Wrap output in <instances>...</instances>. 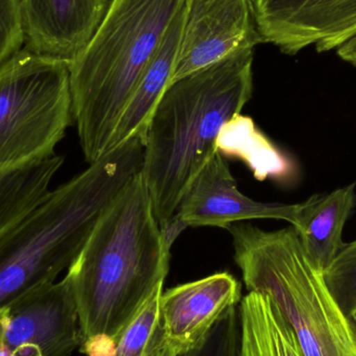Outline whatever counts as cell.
I'll use <instances>...</instances> for the list:
<instances>
[{
  "instance_id": "cell-20",
  "label": "cell",
  "mask_w": 356,
  "mask_h": 356,
  "mask_svg": "<svg viewBox=\"0 0 356 356\" xmlns=\"http://www.w3.org/2000/svg\"><path fill=\"white\" fill-rule=\"evenodd\" d=\"M24 45L21 0H0V66Z\"/></svg>"
},
{
  "instance_id": "cell-25",
  "label": "cell",
  "mask_w": 356,
  "mask_h": 356,
  "mask_svg": "<svg viewBox=\"0 0 356 356\" xmlns=\"http://www.w3.org/2000/svg\"><path fill=\"white\" fill-rule=\"evenodd\" d=\"M4 309H0V349L2 344V334H3Z\"/></svg>"
},
{
  "instance_id": "cell-18",
  "label": "cell",
  "mask_w": 356,
  "mask_h": 356,
  "mask_svg": "<svg viewBox=\"0 0 356 356\" xmlns=\"http://www.w3.org/2000/svg\"><path fill=\"white\" fill-rule=\"evenodd\" d=\"M324 278L356 328V240L341 249L338 257L324 272Z\"/></svg>"
},
{
  "instance_id": "cell-14",
  "label": "cell",
  "mask_w": 356,
  "mask_h": 356,
  "mask_svg": "<svg viewBox=\"0 0 356 356\" xmlns=\"http://www.w3.org/2000/svg\"><path fill=\"white\" fill-rule=\"evenodd\" d=\"M184 16V1L171 22L162 45L144 71L131 99L127 102L113 134L108 152L118 147L133 136L138 134L146 135L152 114L172 81Z\"/></svg>"
},
{
  "instance_id": "cell-21",
  "label": "cell",
  "mask_w": 356,
  "mask_h": 356,
  "mask_svg": "<svg viewBox=\"0 0 356 356\" xmlns=\"http://www.w3.org/2000/svg\"><path fill=\"white\" fill-rule=\"evenodd\" d=\"M188 227V224L182 220V218L177 213L171 216L164 224L160 225L163 242H164L165 246L169 251H171V248H172L173 244L177 240L178 236Z\"/></svg>"
},
{
  "instance_id": "cell-2",
  "label": "cell",
  "mask_w": 356,
  "mask_h": 356,
  "mask_svg": "<svg viewBox=\"0 0 356 356\" xmlns=\"http://www.w3.org/2000/svg\"><path fill=\"white\" fill-rule=\"evenodd\" d=\"M144 154L142 135L108 150L0 238V309L69 269L106 209L141 175Z\"/></svg>"
},
{
  "instance_id": "cell-4",
  "label": "cell",
  "mask_w": 356,
  "mask_h": 356,
  "mask_svg": "<svg viewBox=\"0 0 356 356\" xmlns=\"http://www.w3.org/2000/svg\"><path fill=\"white\" fill-rule=\"evenodd\" d=\"M184 0H111L70 63L73 119L88 164L110 146L119 119Z\"/></svg>"
},
{
  "instance_id": "cell-15",
  "label": "cell",
  "mask_w": 356,
  "mask_h": 356,
  "mask_svg": "<svg viewBox=\"0 0 356 356\" xmlns=\"http://www.w3.org/2000/svg\"><path fill=\"white\" fill-rule=\"evenodd\" d=\"M238 356H305L294 330L267 295L248 292L238 307Z\"/></svg>"
},
{
  "instance_id": "cell-8",
  "label": "cell",
  "mask_w": 356,
  "mask_h": 356,
  "mask_svg": "<svg viewBox=\"0 0 356 356\" xmlns=\"http://www.w3.org/2000/svg\"><path fill=\"white\" fill-rule=\"evenodd\" d=\"M261 43L253 0H184L171 83Z\"/></svg>"
},
{
  "instance_id": "cell-9",
  "label": "cell",
  "mask_w": 356,
  "mask_h": 356,
  "mask_svg": "<svg viewBox=\"0 0 356 356\" xmlns=\"http://www.w3.org/2000/svg\"><path fill=\"white\" fill-rule=\"evenodd\" d=\"M264 43L295 56L336 50L356 35V0H253Z\"/></svg>"
},
{
  "instance_id": "cell-11",
  "label": "cell",
  "mask_w": 356,
  "mask_h": 356,
  "mask_svg": "<svg viewBox=\"0 0 356 356\" xmlns=\"http://www.w3.org/2000/svg\"><path fill=\"white\" fill-rule=\"evenodd\" d=\"M241 300L240 282L228 272H218L165 291L161 298L165 346L177 356L190 353Z\"/></svg>"
},
{
  "instance_id": "cell-16",
  "label": "cell",
  "mask_w": 356,
  "mask_h": 356,
  "mask_svg": "<svg viewBox=\"0 0 356 356\" xmlns=\"http://www.w3.org/2000/svg\"><path fill=\"white\" fill-rule=\"evenodd\" d=\"M64 164L58 154L18 168L0 170V238L49 196Z\"/></svg>"
},
{
  "instance_id": "cell-5",
  "label": "cell",
  "mask_w": 356,
  "mask_h": 356,
  "mask_svg": "<svg viewBox=\"0 0 356 356\" xmlns=\"http://www.w3.org/2000/svg\"><path fill=\"white\" fill-rule=\"evenodd\" d=\"M234 261L248 292L277 305L305 356H356L355 324L339 305L324 272L309 259L294 227L266 232L234 224Z\"/></svg>"
},
{
  "instance_id": "cell-19",
  "label": "cell",
  "mask_w": 356,
  "mask_h": 356,
  "mask_svg": "<svg viewBox=\"0 0 356 356\" xmlns=\"http://www.w3.org/2000/svg\"><path fill=\"white\" fill-rule=\"evenodd\" d=\"M240 314L238 307L228 309L204 340L182 356H238Z\"/></svg>"
},
{
  "instance_id": "cell-23",
  "label": "cell",
  "mask_w": 356,
  "mask_h": 356,
  "mask_svg": "<svg viewBox=\"0 0 356 356\" xmlns=\"http://www.w3.org/2000/svg\"><path fill=\"white\" fill-rule=\"evenodd\" d=\"M336 52L341 60L356 67V35L341 44Z\"/></svg>"
},
{
  "instance_id": "cell-3",
  "label": "cell",
  "mask_w": 356,
  "mask_h": 356,
  "mask_svg": "<svg viewBox=\"0 0 356 356\" xmlns=\"http://www.w3.org/2000/svg\"><path fill=\"white\" fill-rule=\"evenodd\" d=\"M254 49L228 56L171 83L145 135L142 177L159 225L177 213L188 186L218 152L222 129L253 94Z\"/></svg>"
},
{
  "instance_id": "cell-24",
  "label": "cell",
  "mask_w": 356,
  "mask_h": 356,
  "mask_svg": "<svg viewBox=\"0 0 356 356\" xmlns=\"http://www.w3.org/2000/svg\"><path fill=\"white\" fill-rule=\"evenodd\" d=\"M152 356H177L175 355V353H173L172 350H170V349L168 348V347L163 346L162 348L160 349V350L158 351V353H154Z\"/></svg>"
},
{
  "instance_id": "cell-26",
  "label": "cell",
  "mask_w": 356,
  "mask_h": 356,
  "mask_svg": "<svg viewBox=\"0 0 356 356\" xmlns=\"http://www.w3.org/2000/svg\"><path fill=\"white\" fill-rule=\"evenodd\" d=\"M110 1H111V0H110Z\"/></svg>"
},
{
  "instance_id": "cell-13",
  "label": "cell",
  "mask_w": 356,
  "mask_h": 356,
  "mask_svg": "<svg viewBox=\"0 0 356 356\" xmlns=\"http://www.w3.org/2000/svg\"><path fill=\"white\" fill-rule=\"evenodd\" d=\"M355 204V184L328 194L314 195L299 203L293 227L309 259L323 272L344 247L343 232Z\"/></svg>"
},
{
  "instance_id": "cell-10",
  "label": "cell",
  "mask_w": 356,
  "mask_h": 356,
  "mask_svg": "<svg viewBox=\"0 0 356 356\" xmlns=\"http://www.w3.org/2000/svg\"><path fill=\"white\" fill-rule=\"evenodd\" d=\"M299 203L261 202L238 188L227 163L219 152L203 166L180 200L177 213L188 227L213 226L228 229L247 220H284L295 225Z\"/></svg>"
},
{
  "instance_id": "cell-22",
  "label": "cell",
  "mask_w": 356,
  "mask_h": 356,
  "mask_svg": "<svg viewBox=\"0 0 356 356\" xmlns=\"http://www.w3.org/2000/svg\"><path fill=\"white\" fill-rule=\"evenodd\" d=\"M79 349L87 356H114L116 343L106 337H98L85 341Z\"/></svg>"
},
{
  "instance_id": "cell-12",
  "label": "cell",
  "mask_w": 356,
  "mask_h": 356,
  "mask_svg": "<svg viewBox=\"0 0 356 356\" xmlns=\"http://www.w3.org/2000/svg\"><path fill=\"white\" fill-rule=\"evenodd\" d=\"M110 0H21L24 47L72 62L102 22Z\"/></svg>"
},
{
  "instance_id": "cell-7",
  "label": "cell",
  "mask_w": 356,
  "mask_h": 356,
  "mask_svg": "<svg viewBox=\"0 0 356 356\" xmlns=\"http://www.w3.org/2000/svg\"><path fill=\"white\" fill-rule=\"evenodd\" d=\"M83 340L67 274L4 307L0 356H70Z\"/></svg>"
},
{
  "instance_id": "cell-1",
  "label": "cell",
  "mask_w": 356,
  "mask_h": 356,
  "mask_svg": "<svg viewBox=\"0 0 356 356\" xmlns=\"http://www.w3.org/2000/svg\"><path fill=\"white\" fill-rule=\"evenodd\" d=\"M169 269L170 251L141 173L106 209L67 271L83 342L106 337L117 343Z\"/></svg>"
},
{
  "instance_id": "cell-17",
  "label": "cell",
  "mask_w": 356,
  "mask_h": 356,
  "mask_svg": "<svg viewBox=\"0 0 356 356\" xmlns=\"http://www.w3.org/2000/svg\"><path fill=\"white\" fill-rule=\"evenodd\" d=\"M162 286L146 301L116 343L114 356H152L165 345L161 298Z\"/></svg>"
},
{
  "instance_id": "cell-6",
  "label": "cell",
  "mask_w": 356,
  "mask_h": 356,
  "mask_svg": "<svg viewBox=\"0 0 356 356\" xmlns=\"http://www.w3.org/2000/svg\"><path fill=\"white\" fill-rule=\"evenodd\" d=\"M73 122L70 62L24 47L0 66V170L54 156Z\"/></svg>"
}]
</instances>
